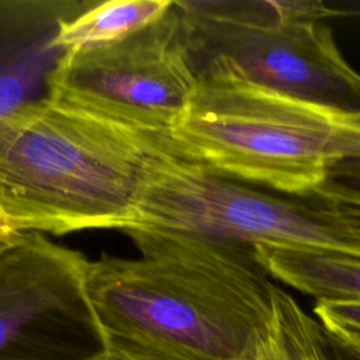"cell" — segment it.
<instances>
[{
  "mask_svg": "<svg viewBox=\"0 0 360 360\" xmlns=\"http://www.w3.org/2000/svg\"><path fill=\"white\" fill-rule=\"evenodd\" d=\"M136 259L90 262L84 292L101 338L204 360H270L276 284L253 248L125 231Z\"/></svg>",
  "mask_w": 360,
  "mask_h": 360,
  "instance_id": "6da1fadb",
  "label": "cell"
},
{
  "mask_svg": "<svg viewBox=\"0 0 360 360\" xmlns=\"http://www.w3.org/2000/svg\"><path fill=\"white\" fill-rule=\"evenodd\" d=\"M160 134L117 127L48 98L0 120V218L14 233L125 231Z\"/></svg>",
  "mask_w": 360,
  "mask_h": 360,
  "instance_id": "7a4b0ae2",
  "label": "cell"
},
{
  "mask_svg": "<svg viewBox=\"0 0 360 360\" xmlns=\"http://www.w3.org/2000/svg\"><path fill=\"white\" fill-rule=\"evenodd\" d=\"M170 149L225 177L308 198L360 160V115L232 77L197 79Z\"/></svg>",
  "mask_w": 360,
  "mask_h": 360,
  "instance_id": "3957f363",
  "label": "cell"
},
{
  "mask_svg": "<svg viewBox=\"0 0 360 360\" xmlns=\"http://www.w3.org/2000/svg\"><path fill=\"white\" fill-rule=\"evenodd\" d=\"M197 79L248 80L360 115V73L342 56L321 1H174Z\"/></svg>",
  "mask_w": 360,
  "mask_h": 360,
  "instance_id": "277c9868",
  "label": "cell"
},
{
  "mask_svg": "<svg viewBox=\"0 0 360 360\" xmlns=\"http://www.w3.org/2000/svg\"><path fill=\"white\" fill-rule=\"evenodd\" d=\"M246 246H304L360 257L308 202L255 190L176 155L162 135L148 155L125 231ZM124 231V232H125Z\"/></svg>",
  "mask_w": 360,
  "mask_h": 360,
  "instance_id": "5b68a950",
  "label": "cell"
},
{
  "mask_svg": "<svg viewBox=\"0 0 360 360\" xmlns=\"http://www.w3.org/2000/svg\"><path fill=\"white\" fill-rule=\"evenodd\" d=\"M195 93L174 1L155 24L120 42L65 51L48 86V100L56 107L160 135L179 125Z\"/></svg>",
  "mask_w": 360,
  "mask_h": 360,
  "instance_id": "8992f818",
  "label": "cell"
},
{
  "mask_svg": "<svg viewBox=\"0 0 360 360\" xmlns=\"http://www.w3.org/2000/svg\"><path fill=\"white\" fill-rule=\"evenodd\" d=\"M87 264L35 232L0 250V360H86L103 347L84 292Z\"/></svg>",
  "mask_w": 360,
  "mask_h": 360,
  "instance_id": "52a82bcc",
  "label": "cell"
},
{
  "mask_svg": "<svg viewBox=\"0 0 360 360\" xmlns=\"http://www.w3.org/2000/svg\"><path fill=\"white\" fill-rule=\"evenodd\" d=\"M262 267L284 284L316 301L360 300V257L304 246L253 248Z\"/></svg>",
  "mask_w": 360,
  "mask_h": 360,
  "instance_id": "ba28073f",
  "label": "cell"
},
{
  "mask_svg": "<svg viewBox=\"0 0 360 360\" xmlns=\"http://www.w3.org/2000/svg\"><path fill=\"white\" fill-rule=\"evenodd\" d=\"M173 0L96 1L84 11L62 20L52 44L62 51H82L120 42L160 20Z\"/></svg>",
  "mask_w": 360,
  "mask_h": 360,
  "instance_id": "9c48e42d",
  "label": "cell"
},
{
  "mask_svg": "<svg viewBox=\"0 0 360 360\" xmlns=\"http://www.w3.org/2000/svg\"><path fill=\"white\" fill-rule=\"evenodd\" d=\"M270 360H349V357L295 298L276 287Z\"/></svg>",
  "mask_w": 360,
  "mask_h": 360,
  "instance_id": "30bf717a",
  "label": "cell"
},
{
  "mask_svg": "<svg viewBox=\"0 0 360 360\" xmlns=\"http://www.w3.org/2000/svg\"><path fill=\"white\" fill-rule=\"evenodd\" d=\"M44 37L0 60V120L48 98L51 75L65 52Z\"/></svg>",
  "mask_w": 360,
  "mask_h": 360,
  "instance_id": "8fae6325",
  "label": "cell"
},
{
  "mask_svg": "<svg viewBox=\"0 0 360 360\" xmlns=\"http://www.w3.org/2000/svg\"><path fill=\"white\" fill-rule=\"evenodd\" d=\"M94 1L6 0L0 1V60L53 34L62 20L77 15Z\"/></svg>",
  "mask_w": 360,
  "mask_h": 360,
  "instance_id": "7c38bea8",
  "label": "cell"
},
{
  "mask_svg": "<svg viewBox=\"0 0 360 360\" xmlns=\"http://www.w3.org/2000/svg\"><path fill=\"white\" fill-rule=\"evenodd\" d=\"M314 315L345 352L360 356V300L316 301Z\"/></svg>",
  "mask_w": 360,
  "mask_h": 360,
  "instance_id": "4fadbf2b",
  "label": "cell"
},
{
  "mask_svg": "<svg viewBox=\"0 0 360 360\" xmlns=\"http://www.w3.org/2000/svg\"><path fill=\"white\" fill-rule=\"evenodd\" d=\"M86 360H204L177 352L148 346L143 343L103 338V347Z\"/></svg>",
  "mask_w": 360,
  "mask_h": 360,
  "instance_id": "5bb4252c",
  "label": "cell"
},
{
  "mask_svg": "<svg viewBox=\"0 0 360 360\" xmlns=\"http://www.w3.org/2000/svg\"><path fill=\"white\" fill-rule=\"evenodd\" d=\"M15 235H18V233H14V232L8 228V225L0 218V239H10V238H13V236H15Z\"/></svg>",
  "mask_w": 360,
  "mask_h": 360,
  "instance_id": "9a60e30c",
  "label": "cell"
},
{
  "mask_svg": "<svg viewBox=\"0 0 360 360\" xmlns=\"http://www.w3.org/2000/svg\"><path fill=\"white\" fill-rule=\"evenodd\" d=\"M353 183H354V186H356V188L360 191V167L357 169V172H356V174H354V179H353Z\"/></svg>",
  "mask_w": 360,
  "mask_h": 360,
  "instance_id": "2e32d148",
  "label": "cell"
},
{
  "mask_svg": "<svg viewBox=\"0 0 360 360\" xmlns=\"http://www.w3.org/2000/svg\"><path fill=\"white\" fill-rule=\"evenodd\" d=\"M13 238H14V236H13ZM13 238H10V239H0V250H1Z\"/></svg>",
  "mask_w": 360,
  "mask_h": 360,
  "instance_id": "e0dca14e",
  "label": "cell"
},
{
  "mask_svg": "<svg viewBox=\"0 0 360 360\" xmlns=\"http://www.w3.org/2000/svg\"><path fill=\"white\" fill-rule=\"evenodd\" d=\"M347 357H349V360H360V356H354V354H350V353H347Z\"/></svg>",
  "mask_w": 360,
  "mask_h": 360,
  "instance_id": "ac0fdd59",
  "label": "cell"
}]
</instances>
